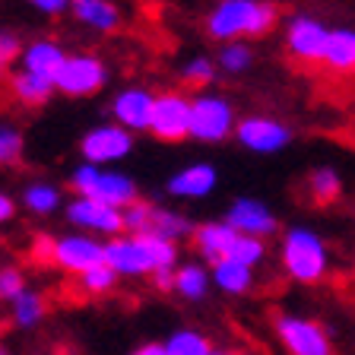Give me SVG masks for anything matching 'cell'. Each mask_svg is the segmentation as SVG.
Here are the masks:
<instances>
[{
  "label": "cell",
  "mask_w": 355,
  "mask_h": 355,
  "mask_svg": "<svg viewBox=\"0 0 355 355\" xmlns=\"http://www.w3.org/2000/svg\"><path fill=\"white\" fill-rule=\"evenodd\" d=\"M276 22H279V7L273 0H216L203 19V29L213 42L229 44L270 35Z\"/></svg>",
  "instance_id": "obj_1"
},
{
  "label": "cell",
  "mask_w": 355,
  "mask_h": 355,
  "mask_svg": "<svg viewBox=\"0 0 355 355\" xmlns=\"http://www.w3.org/2000/svg\"><path fill=\"white\" fill-rule=\"evenodd\" d=\"M105 263L118 273V279H143L159 270L178 266V244L159 235H118L105 241Z\"/></svg>",
  "instance_id": "obj_2"
},
{
  "label": "cell",
  "mask_w": 355,
  "mask_h": 355,
  "mask_svg": "<svg viewBox=\"0 0 355 355\" xmlns=\"http://www.w3.org/2000/svg\"><path fill=\"white\" fill-rule=\"evenodd\" d=\"M279 266L298 286H318L330 276V248L311 225H292L279 238Z\"/></svg>",
  "instance_id": "obj_3"
},
{
  "label": "cell",
  "mask_w": 355,
  "mask_h": 355,
  "mask_svg": "<svg viewBox=\"0 0 355 355\" xmlns=\"http://www.w3.org/2000/svg\"><path fill=\"white\" fill-rule=\"evenodd\" d=\"M67 184H70L73 197L96 200V203H105V207L114 209H127L130 203L140 200V184L121 168H98V165L80 162L70 171Z\"/></svg>",
  "instance_id": "obj_4"
},
{
  "label": "cell",
  "mask_w": 355,
  "mask_h": 355,
  "mask_svg": "<svg viewBox=\"0 0 355 355\" xmlns=\"http://www.w3.org/2000/svg\"><path fill=\"white\" fill-rule=\"evenodd\" d=\"M35 260L58 266L76 279L86 270L105 263V241L96 235H86V232H64L54 238L42 235L35 241Z\"/></svg>",
  "instance_id": "obj_5"
},
{
  "label": "cell",
  "mask_w": 355,
  "mask_h": 355,
  "mask_svg": "<svg viewBox=\"0 0 355 355\" xmlns=\"http://www.w3.org/2000/svg\"><path fill=\"white\" fill-rule=\"evenodd\" d=\"M238 121L241 118L235 111V102L219 89H203L191 96V140L219 146L229 137H235Z\"/></svg>",
  "instance_id": "obj_6"
},
{
  "label": "cell",
  "mask_w": 355,
  "mask_h": 355,
  "mask_svg": "<svg viewBox=\"0 0 355 355\" xmlns=\"http://www.w3.org/2000/svg\"><path fill=\"white\" fill-rule=\"evenodd\" d=\"M108 80H111V67L102 54L73 51L67 54L64 67L54 76V89H58V96L67 98H92L108 86Z\"/></svg>",
  "instance_id": "obj_7"
},
{
  "label": "cell",
  "mask_w": 355,
  "mask_h": 355,
  "mask_svg": "<svg viewBox=\"0 0 355 355\" xmlns=\"http://www.w3.org/2000/svg\"><path fill=\"white\" fill-rule=\"evenodd\" d=\"M273 336L286 355H336L327 327L304 314H273Z\"/></svg>",
  "instance_id": "obj_8"
},
{
  "label": "cell",
  "mask_w": 355,
  "mask_h": 355,
  "mask_svg": "<svg viewBox=\"0 0 355 355\" xmlns=\"http://www.w3.org/2000/svg\"><path fill=\"white\" fill-rule=\"evenodd\" d=\"M80 159L86 165H98V168H114L118 162H124L127 155L137 149V137L130 130H124L121 124L108 121V124H96L92 130H86L80 137Z\"/></svg>",
  "instance_id": "obj_9"
},
{
  "label": "cell",
  "mask_w": 355,
  "mask_h": 355,
  "mask_svg": "<svg viewBox=\"0 0 355 355\" xmlns=\"http://www.w3.org/2000/svg\"><path fill=\"white\" fill-rule=\"evenodd\" d=\"M327 38H330V26H327L324 19H318L314 13L288 16L286 29H282V44H286V54L295 60V64H304V67L324 64Z\"/></svg>",
  "instance_id": "obj_10"
},
{
  "label": "cell",
  "mask_w": 355,
  "mask_h": 355,
  "mask_svg": "<svg viewBox=\"0 0 355 355\" xmlns=\"http://www.w3.org/2000/svg\"><path fill=\"white\" fill-rule=\"evenodd\" d=\"M149 133H153L159 143H184V140H191V96L181 92V89L155 92Z\"/></svg>",
  "instance_id": "obj_11"
},
{
  "label": "cell",
  "mask_w": 355,
  "mask_h": 355,
  "mask_svg": "<svg viewBox=\"0 0 355 355\" xmlns=\"http://www.w3.org/2000/svg\"><path fill=\"white\" fill-rule=\"evenodd\" d=\"M235 140L238 146L254 155H279L295 140V133L286 121L273 118V114H248V118L238 121Z\"/></svg>",
  "instance_id": "obj_12"
},
{
  "label": "cell",
  "mask_w": 355,
  "mask_h": 355,
  "mask_svg": "<svg viewBox=\"0 0 355 355\" xmlns=\"http://www.w3.org/2000/svg\"><path fill=\"white\" fill-rule=\"evenodd\" d=\"M64 219L67 225H73V232H86V235H96L102 241L124 235V209L105 207V203H96V200H83V197L67 200Z\"/></svg>",
  "instance_id": "obj_13"
},
{
  "label": "cell",
  "mask_w": 355,
  "mask_h": 355,
  "mask_svg": "<svg viewBox=\"0 0 355 355\" xmlns=\"http://www.w3.org/2000/svg\"><path fill=\"white\" fill-rule=\"evenodd\" d=\"M153 105H155V92L143 83H130V86L118 89L108 102V114L114 124H121L124 130L137 133H149V121H153Z\"/></svg>",
  "instance_id": "obj_14"
},
{
  "label": "cell",
  "mask_w": 355,
  "mask_h": 355,
  "mask_svg": "<svg viewBox=\"0 0 355 355\" xmlns=\"http://www.w3.org/2000/svg\"><path fill=\"white\" fill-rule=\"evenodd\" d=\"M225 225L238 232V235H251V238H273L279 232V216L266 207L257 197H235L222 216Z\"/></svg>",
  "instance_id": "obj_15"
},
{
  "label": "cell",
  "mask_w": 355,
  "mask_h": 355,
  "mask_svg": "<svg viewBox=\"0 0 355 355\" xmlns=\"http://www.w3.org/2000/svg\"><path fill=\"white\" fill-rule=\"evenodd\" d=\"M216 187H219V168L213 162H191L165 181V193L171 200H207Z\"/></svg>",
  "instance_id": "obj_16"
},
{
  "label": "cell",
  "mask_w": 355,
  "mask_h": 355,
  "mask_svg": "<svg viewBox=\"0 0 355 355\" xmlns=\"http://www.w3.org/2000/svg\"><path fill=\"white\" fill-rule=\"evenodd\" d=\"M67 48L60 38H51V35H38L32 38V42L22 44V54H19V70H26V73H38V76H48V80H54L58 76V70L64 67L67 60Z\"/></svg>",
  "instance_id": "obj_17"
},
{
  "label": "cell",
  "mask_w": 355,
  "mask_h": 355,
  "mask_svg": "<svg viewBox=\"0 0 355 355\" xmlns=\"http://www.w3.org/2000/svg\"><path fill=\"white\" fill-rule=\"evenodd\" d=\"M70 16L76 26L96 35H111L124 26V10L118 0H70Z\"/></svg>",
  "instance_id": "obj_18"
},
{
  "label": "cell",
  "mask_w": 355,
  "mask_h": 355,
  "mask_svg": "<svg viewBox=\"0 0 355 355\" xmlns=\"http://www.w3.org/2000/svg\"><path fill=\"white\" fill-rule=\"evenodd\" d=\"M238 232L232 225H225L222 219H209V222H197L193 225V251L203 257V263L213 266L219 260H225L232 254V244H235Z\"/></svg>",
  "instance_id": "obj_19"
},
{
  "label": "cell",
  "mask_w": 355,
  "mask_h": 355,
  "mask_svg": "<svg viewBox=\"0 0 355 355\" xmlns=\"http://www.w3.org/2000/svg\"><path fill=\"white\" fill-rule=\"evenodd\" d=\"M19 207L26 209L35 219H51L54 213H64L67 207V193L58 181H48V178H35V181H26L19 191Z\"/></svg>",
  "instance_id": "obj_20"
},
{
  "label": "cell",
  "mask_w": 355,
  "mask_h": 355,
  "mask_svg": "<svg viewBox=\"0 0 355 355\" xmlns=\"http://www.w3.org/2000/svg\"><path fill=\"white\" fill-rule=\"evenodd\" d=\"M7 89H10V96H13V102L22 105V108H44V105L58 96L54 80L38 76V73H26V70H19V67L10 73Z\"/></svg>",
  "instance_id": "obj_21"
},
{
  "label": "cell",
  "mask_w": 355,
  "mask_h": 355,
  "mask_svg": "<svg viewBox=\"0 0 355 355\" xmlns=\"http://www.w3.org/2000/svg\"><path fill=\"white\" fill-rule=\"evenodd\" d=\"M209 276H213V288H219L222 295H232V298L248 295V292L257 286V270L238 263V260H232V257L209 266Z\"/></svg>",
  "instance_id": "obj_22"
},
{
  "label": "cell",
  "mask_w": 355,
  "mask_h": 355,
  "mask_svg": "<svg viewBox=\"0 0 355 355\" xmlns=\"http://www.w3.org/2000/svg\"><path fill=\"white\" fill-rule=\"evenodd\" d=\"M320 67H327V70L336 76H355V29L352 26H336V29H330L324 64Z\"/></svg>",
  "instance_id": "obj_23"
},
{
  "label": "cell",
  "mask_w": 355,
  "mask_h": 355,
  "mask_svg": "<svg viewBox=\"0 0 355 355\" xmlns=\"http://www.w3.org/2000/svg\"><path fill=\"white\" fill-rule=\"evenodd\" d=\"M209 288H213V276H209L207 263L184 260V263L175 266V292H171V295L184 298L187 304H197L209 295Z\"/></svg>",
  "instance_id": "obj_24"
},
{
  "label": "cell",
  "mask_w": 355,
  "mask_h": 355,
  "mask_svg": "<svg viewBox=\"0 0 355 355\" xmlns=\"http://www.w3.org/2000/svg\"><path fill=\"white\" fill-rule=\"evenodd\" d=\"M304 191H308L311 203L327 207V203H336L343 197V175L336 165H314L304 178Z\"/></svg>",
  "instance_id": "obj_25"
},
{
  "label": "cell",
  "mask_w": 355,
  "mask_h": 355,
  "mask_svg": "<svg viewBox=\"0 0 355 355\" xmlns=\"http://www.w3.org/2000/svg\"><path fill=\"white\" fill-rule=\"evenodd\" d=\"M44 318H48V298H44L38 288L22 292V295L10 304V320H13L16 330H35Z\"/></svg>",
  "instance_id": "obj_26"
},
{
  "label": "cell",
  "mask_w": 355,
  "mask_h": 355,
  "mask_svg": "<svg viewBox=\"0 0 355 355\" xmlns=\"http://www.w3.org/2000/svg\"><path fill=\"white\" fill-rule=\"evenodd\" d=\"M257 60V51H254L251 42H229L219 44L216 51V67H219V76H244Z\"/></svg>",
  "instance_id": "obj_27"
},
{
  "label": "cell",
  "mask_w": 355,
  "mask_h": 355,
  "mask_svg": "<svg viewBox=\"0 0 355 355\" xmlns=\"http://www.w3.org/2000/svg\"><path fill=\"white\" fill-rule=\"evenodd\" d=\"M149 235H159L171 244H181L184 238L193 235V222L187 219L184 213L168 207H155L153 209V225H149Z\"/></svg>",
  "instance_id": "obj_28"
},
{
  "label": "cell",
  "mask_w": 355,
  "mask_h": 355,
  "mask_svg": "<svg viewBox=\"0 0 355 355\" xmlns=\"http://www.w3.org/2000/svg\"><path fill=\"white\" fill-rule=\"evenodd\" d=\"M165 352L168 355H213V340L197 327H178L165 336Z\"/></svg>",
  "instance_id": "obj_29"
},
{
  "label": "cell",
  "mask_w": 355,
  "mask_h": 355,
  "mask_svg": "<svg viewBox=\"0 0 355 355\" xmlns=\"http://www.w3.org/2000/svg\"><path fill=\"white\" fill-rule=\"evenodd\" d=\"M178 76L193 92H203V89H213L216 76H219V67H216V58H209V54H193V58H187L184 64L178 67Z\"/></svg>",
  "instance_id": "obj_30"
},
{
  "label": "cell",
  "mask_w": 355,
  "mask_h": 355,
  "mask_svg": "<svg viewBox=\"0 0 355 355\" xmlns=\"http://www.w3.org/2000/svg\"><path fill=\"white\" fill-rule=\"evenodd\" d=\"M118 273L111 270L108 263L102 266H92V270H86L83 276H76V286H80L83 295L89 298H102V295H111L114 288H118Z\"/></svg>",
  "instance_id": "obj_31"
},
{
  "label": "cell",
  "mask_w": 355,
  "mask_h": 355,
  "mask_svg": "<svg viewBox=\"0 0 355 355\" xmlns=\"http://www.w3.org/2000/svg\"><path fill=\"white\" fill-rule=\"evenodd\" d=\"M22 153H26V137H22V130L13 121L0 118V168L19 165Z\"/></svg>",
  "instance_id": "obj_32"
},
{
  "label": "cell",
  "mask_w": 355,
  "mask_h": 355,
  "mask_svg": "<svg viewBox=\"0 0 355 355\" xmlns=\"http://www.w3.org/2000/svg\"><path fill=\"white\" fill-rule=\"evenodd\" d=\"M232 260H238V263H244V266H263L266 263V257H270V248H266V241L263 238H251V235H238L235 238V244H232V254H229Z\"/></svg>",
  "instance_id": "obj_33"
},
{
  "label": "cell",
  "mask_w": 355,
  "mask_h": 355,
  "mask_svg": "<svg viewBox=\"0 0 355 355\" xmlns=\"http://www.w3.org/2000/svg\"><path fill=\"white\" fill-rule=\"evenodd\" d=\"M22 292H29V279L19 263H0V304H13Z\"/></svg>",
  "instance_id": "obj_34"
},
{
  "label": "cell",
  "mask_w": 355,
  "mask_h": 355,
  "mask_svg": "<svg viewBox=\"0 0 355 355\" xmlns=\"http://www.w3.org/2000/svg\"><path fill=\"white\" fill-rule=\"evenodd\" d=\"M22 38L13 29H0V83H7L10 73L19 67V54H22Z\"/></svg>",
  "instance_id": "obj_35"
},
{
  "label": "cell",
  "mask_w": 355,
  "mask_h": 355,
  "mask_svg": "<svg viewBox=\"0 0 355 355\" xmlns=\"http://www.w3.org/2000/svg\"><path fill=\"white\" fill-rule=\"evenodd\" d=\"M153 209L155 203H149V200H137V203H130V207L124 209V232L127 235H143V232H149V225H153Z\"/></svg>",
  "instance_id": "obj_36"
},
{
  "label": "cell",
  "mask_w": 355,
  "mask_h": 355,
  "mask_svg": "<svg viewBox=\"0 0 355 355\" xmlns=\"http://www.w3.org/2000/svg\"><path fill=\"white\" fill-rule=\"evenodd\" d=\"M35 13L48 16V19H58V16L70 13V0H26Z\"/></svg>",
  "instance_id": "obj_37"
},
{
  "label": "cell",
  "mask_w": 355,
  "mask_h": 355,
  "mask_svg": "<svg viewBox=\"0 0 355 355\" xmlns=\"http://www.w3.org/2000/svg\"><path fill=\"white\" fill-rule=\"evenodd\" d=\"M16 213H19V200L0 187V225H10L16 219Z\"/></svg>",
  "instance_id": "obj_38"
},
{
  "label": "cell",
  "mask_w": 355,
  "mask_h": 355,
  "mask_svg": "<svg viewBox=\"0 0 355 355\" xmlns=\"http://www.w3.org/2000/svg\"><path fill=\"white\" fill-rule=\"evenodd\" d=\"M149 279H153L155 292H162V295H171V292H175V270H159V273H153Z\"/></svg>",
  "instance_id": "obj_39"
},
{
  "label": "cell",
  "mask_w": 355,
  "mask_h": 355,
  "mask_svg": "<svg viewBox=\"0 0 355 355\" xmlns=\"http://www.w3.org/2000/svg\"><path fill=\"white\" fill-rule=\"evenodd\" d=\"M127 355H168V352H165L162 340H149V343H140V346L133 349V352H127Z\"/></svg>",
  "instance_id": "obj_40"
},
{
  "label": "cell",
  "mask_w": 355,
  "mask_h": 355,
  "mask_svg": "<svg viewBox=\"0 0 355 355\" xmlns=\"http://www.w3.org/2000/svg\"><path fill=\"white\" fill-rule=\"evenodd\" d=\"M213 355H241V352H238V349H219V346H216Z\"/></svg>",
  "instance_id": "obj_41"
},
{
  "label": "cell",
  "mask_w": 355,
  "mask_h": 355,
  "mask_svg": "<svg viewBox=\"0 0 355 355\" xmlns=\"http://www.w3.org/2000/svg\"><path fill=\"white\" fill-rule=\"evenodd\" d=\"M0 355H10V349H7V346H3V343H0Z\"/></svg>",
  "instance_id": "obj_42"
}]
</instances>
